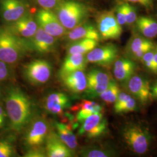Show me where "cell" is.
I'll return each mask as SVG.
<instances>
[{"instance_id":"obj_1","label":"cell","mask_w":157,"mask_h":157,"mask_svg":"<svg viewBox=\"0 0 157 157\" xmlns=\"http://www.w3.org/2000/svg\"><path fill=\"white\" fill-rule=\"evenodd\" d=\"M5 101L12 129L21 132L33 118V103L28 95L17 87L8 89Z\"/></svg>"},{"instance_id":"obj_2","label":"cell","mask_w":157,"mask_h":157,"mask_svg":"<svg viewBox=\"0 0 157 157\" xmlns=\"http://www.w3.org/2000/svg\"><path fill=\"white\" fill-rule=\"evenodd\" d=\"M30 51L32 50L29 39L0 27V61L8 64L16 63Z\"/></svg>"},{"instance_id":"obj_3","label":"cell","mask_w":157,"mask_h":157,"mask_svg":"<svg viewBox=\"0 0 157 157\" xmlns=\"http://www.w3.org/2000/svg\"><path fill=\"white\" fill-rule=\"evenodd\" d=\"M55 11L63 27L69 30L84 22L89 15L86 6L73 0H61Z\"/></svg>"},{"instance_id":"obj_4","label":"cell","mask_w":157,"mask_h":157,"mask_svg":"<svg viewBox=\"0 0 157 157\" xmlns=\"http://www.w3.org/2000/svg\"><path fill=\"white\" fill-rule=\"evenodd\" d=\"M52 67L44 59H34L24 65L23 73L30 84L39 86L45 84L50 78Z\"/></svg>"},{"instance_id":"obj_5","label":"cell","mask_w":157,"mask_h":157,"mask_svg":"<svg viewBox=\"0 0 157 157\" xmlns=\"http://www.w3.org/2000/svg\"><path fill=\"white\" fill-rule=\"evenodd\" d=\"M125 143L135 153L143 154L150 146V137L147 131L136 124L126 126L123 132Z\"/></svg>"},{"instance_id":"obj_6","label":"cell","mask_w":157,"mask_h":157,"mask_svg":"<svg viewBox=\"0 0 157 157\" xmlns=\"http://www.w3.org/2000/svg\"><path fill=\"white\" fill-rule=\"evenodd\" d=\"M24 137V143L28 148L42 146L49 132L47 121L42 117L33 118L28 125Z\"/></svg>"},{"instance_id":"obj_7","label":"cell","mask_w":157,"mask_h":157,"mask_svg":"<svg viewBox=\"0 0 157 157\" xmlns=\"http://www.w3.org/2000/svg\"><path fill=\"white\" fill-rule=\"evenodd\" d=\"M97 28L100 39L104 40L119 39L122 33V26L119 24L112 11L101 13L97 18Z\"/></svg>"},{"instance_id":"obj_8","label":"cell","mask_w":157,"mask_h":157,"mask_svg":"<svg viewBox=\"0 0 157 157\" xmlns=\"http://www.w3.org/2000/svg\"><path fill=\"white\" fill-rule=\"evenodd\" d=\"M36 21L40 28L56 38L64 36L67 32L56 13L51 10H39L36 15Z\"/></svg>"},{"instance_id":"obj_9","label":"cell","mask_w":157,"mask_h":157,"mask_svg":"<svg viewBox=\"0 0 157 157\" xmlns=\"http://www.w3.org/2000/svg\"><path fill=\"white\" fill-rule=\"evenodd\" d=\"M86 95L90 98H95L107 89L112 78L106 72L100 69H93L86 75Z\"/></svg>"},{"instance_id":"obj_10","label":"cell","mask_w":157,"mask_h":157,"mask_svg":"<svg viewBox=\"0 0 157 157\" xmlns=\"http://www.w3.org/2000/svg\"><path fill=\"white\" fill-rule=\"evenodd\" d=\"M78 134L89 139H94L104 134L107 130V122L102 113L92 114L80 122Z\"/></svg>"},{"instance_id":"obj_11","label":"cell","mask_w":157,"mask_h":157,"mask_svg":"<svg viewBox=\"0 0 157 157\" xmlns=\"http://www.w3.org/2000/svg\"><path fill=\"white\" fill-rule=\"evenodd\" d=\"M118 56V47L113 44L95 47L86 56L87 62L102 67L110 66L116 61Z\"/></svg>"},{"instance_id":"obj_12","label":"cell","mask_w":157,"mask_h":157,"mask_svg":"<svg viewBox=\"0 0 157 157\" xmlns=\"http://www.w3.org/2000/svg\"><path fill=\"white\" fill-rule=\"evenodd\" d=\"M28 12V4L25 1L0 0V15L6 24L16 21Z\"/></svg>"},{"instance_id":"obj_13","label":"cell","mask_w":157,"mask_h":157,"mask_svg":"<svg viewBox=\"0 0 157 157\" xmlns=\"http://www.w3.org/2000/svg\"><path fill=\"white\" fill-rule=\"evenodd\" d=\"M6 28L19 37L29 39L36 32L38 25L32 13L28 12L16 21L7 24Z\"/></svg>"},{"instance_id":"obj_14","label":"cell","mask_w":157,"mask_h":157,"mask_svg":"<svg viewBox=\"0 0 157 157\" xmlns=\"http://www.w3.org/2000/svg\"><path fill=\"white\" fill-rule=\"evenodd\" d=\"M56 39L38 26L36 32L29 40L32 51L39 54H46L54 52L56 49Z\"/></svg>"},{"instance_id":"obj_15","label":"cell","mask_w":157,"mask_h":157,"mask_svg":"<svg viewBox=\"0 0 157 157\" xmlns=\"http://www.w3.org/2000/svg\"><path fill=\"white\" fill-rule=\"evenodd\" d=\"M126 89L142 104L151 98V88L148 81L139 75H133L125 82Z\"/></svg>"},{"instance_id":"obj_16","label":"cell","mask_w":157,"mask_h":157,"mask_svg":"<svg viewBox=\"0 0 157 157\" xmlns=\"http://www.w3.org/2000/svg\"><path fill=\"white\" fill-rule=\"evenodd\" d=\"M45 142L47 157H73V151L60 139L56 132H50Z\"/></svg>"},{"instance_id":"obj_17","label":"cell","mask_w":157,"mask_h":157,"mask_svg":"<svg viewBox=\"0 0 157 157\" xmlns=\"http://www.w3.org/2000/svg\"><path fill=\"white\" fill-rule=\"evenodd\" d=\"M64 37L70 43L86 39L95 40L98 41L100 40L97 28L90 22H83L75 28L69 30Z\"/></svg>"},{"instance_id":"obj_18","label":"cell","mask_w":157,"mask_h":157,"mask_svg":"<svg viewBox=\"0 0 157 157\" xmlns=\"http://www.w3.org/2000/svg\"><path fill=\"white\" fill-rule=\"evenodd\" d=\"M71 105L67 94L62 92H53L47 96L44 102L45 110L52 115H61Z\"/></svg>"},{"instance_id":"obj_19","label":"cell","mask_w":157,"mask_h":157,"mask_svg":"<svg viewBox=\"0 0 157 157\" xmlns=\"http://www.w3.org/2000/svg\"><path fill=\"white\" fill-rule=\"evenodd\" d=\"M63 85L74 94H80L87 89V78L83 71H77L62 78Z\"/></svg>"},{"instance_id":"obj_20","label":"cell","mask_w":157,"mask_h":157,"mask_svg":"<svg viewBox=\"0 0 157 157\" xmlns=\"http://www.w3.org/2000/svg\"><path fill=\"white\" fill-rule=\"evenodd\" d=\"M87 63V61L85 54H74L67 55L59 71V78L77 71H84Z\"/></svg>"},{"instance_id":"obj_21","label":"cell","mask_w":157,"mask_h":157,"mask_svg":"<svg viewBox=\"0 0 157 157\" xmlns=\"http://www.w3.org/2000/svg\"><path fill=\"white\" fill-rule=\"evenodd\" d=\"M136 65L128 58H120L115 61L113 72L116 79L121 82H126L135 73Z\"/></svg>"},{"instance_id":"obj_22","label":"cell","mask_w":157,"mask_h":157,"mask_svg":"<svg viewBox=\"0 0 157 157\" xmlns=\"http://www.w3.org/2000/svg\"><path fill=\"white\" fill-rule=\"evenodd\" d=\"M77 122H81L87 117L94 113H102L103 108L94 101L83 100L72 108Z\"/></svg>"},{"instance_id":"obj_23","label":"cell","mask_w":157,"mask_h":157,"mask_svg":"<svg viewBox=\"0 0 157 157\" xmlns=\"http://www.w3.org/2000/svg\"><path fill=\"white\" fill-rule=\"evenodd\" d=\"M55 128L56 129V134L60 139L70 149L74 151L78 146V143L76 136L73 133L72 129L67 125L58 122H55Z\"/></svg>"},{"instance_id":"obj_24","label":"cell","mask_w":157,"mask_h":157,"mask_svg":"<svg viewBox=\"0 0 157 157\" xmlns=\"http://www.w3.org/2000/svg\"><path fill=\"white\" fill-rule=\"evenodd\" d=\"M136 25L139 32L147 39L157 36V22L151 17H140L137 18Z\"/></svg>"},{"instance_id":"obj_25","label":"cell","mask_w":157,"mask_h":157,"mask_svg":"<svg viewBox=\"0 0 157 157\" xmlns=\"http://www.w3.org/2000/svg\"><path fill=\"white\" fill-rule=\"evenodd\" d=\"M98 41L93 39H82L70 43L67 48V55L74 54H85L93 50Z\"/></svg>"},{"instance_id":"obj_26","label":"cell","mask_w":157,"mask_h":157,"mask_svg":"<svg viewBox=\"0 0 157 157\" xmlns=\"http://www.w3.org/2000/svg\"><path fill=\"white\" fill-rule=\"evenodd\" d=\"M152 44L151 41L142 37L140 35L135 34L129 40L126 48V53L129 56L132 57L134 54L142 48Z\"/></svg>"},{"instance_id":"obj_27","label":"cell","mask_w":157,"mask_h":157,"mask_svg":"<svg viewBox=\"0 0 157 157\" xmlns=\"http://www.w3.org/2000/svg\"><path fill=\"white\" fill-rule=\"evenodd\" d=\"M119 93L120 89L118 84L112 79L107 89L101 93L100 97L107 104H111L115 102Z\"/></svg>"},{"instance_id":"obj_28","label":"cell","mask_w":157,"mask_h":157,"mask_svg":"<svg viewBox=\"0 0 157 157\" xmlns=\"http://www.w3.org/2000/svg\"><path fill=\"white\" fill-rule=\"evenodd\" d=\"M112 153L109 150L101 148H86L81 150L80 155L86 157H107L112 156Z\"/></svg>"},{"instance_id":"obj_29","label":"cell","mask_w":157,"mask_h":157,"mask_svg":"<svg viewBox=\"0 0 157 157\" xmlns=\"http://www.w3.org/2000/svg\"><path fill=\"white\" fill-rule=\"evenodd\" d=\"M137 107L136 101L134 98L131 97L130 99L125 101L121 106L114 109L115 112L117 113H128L133 112L136 110Z\"/></svg>"},{"instance_id":"obj_30","label":"cell","mask_w":157,"mask_h":157,"mask_svg":"<svg viewBox=\"0 0 157 157\" xmlns=\"http://www.w3.org/2000/svg\"><path fill=\"white\" fill-rule=\"evenodd\" d=\"M15 155V151L11 144L8 141H0V157H11Z\"/></svg>"},{"instance_id":"obj_31","label":"cell","mask_w":157,"mask_h":157,"mask_svg":"<svg viewBox=\"0 0 157 157\" xmlns=\"http://www.w3.org/2000/svg\"><path fill=\"white\" fill-rule=\"evenodd\" d=\"M126 9V24L130 25L136 22L137 19V13L134 6L125 3Z\"/></svg>"},{"instance_id":"obj_32","label":"cell","mask_w":157,"mask_h":157,"mask_svg":"<svg viewBox=\"0 0 157 157\" xmlns=\"http://www.w3.org/2000/svg\"><path fill=\"white\" fill-rule=\"evenodd\" d=\"M25 157H45L46 151L45 148L40 147H33L29 148L28 150L25 154Z\"/></svg>"},{"instance_id":"obj_33","label":"cell","mask_w":157,"mask_h":157,"mask_svg":"<svg viewBox=\"0 0 157 157\" xmlns=\"http://www.w3.org/2000/svg\"><path fill=\"white\" fill-rule=\"evenodd\" d=\"M116 18L119 24L121 26L126 24V9L125 3L121 4L116 10Z\"/></svg>"},{"instance_id":"obj_34","label":"cell","mask_w":157,"mask_h":157,"mask_svg":"<svg viewBox=\"0 0 157 157\" xmlns=\"http://www.w3.org/2000/svg\"><path fill=\"white\" fill-rule=\"evenodd\" d=\"M61 0H34L42 9L51 10L55 8Z\"/></svg>"},{"instance_id":"obj_35","label":"cell","mask_w":157,"mask_h":157,"mask_svg":"<svg viewBox=\"0 0 157 157\" xmlns=\"http://www.w3.org/2000/svg\"><path fill=\"white\" fill-rule=\"evenodd\" d=\"M131 97H132L131 95L129 94H128V93H126L120 92L119 95H118V97H117V99L114 102L115 103L114 104V107H113L114 109L121 106L122 104H124L125 101L128 100Z\"/></svg>"},{"instance_id":"obj_36","label":"cell","mask_w":157,"mask_h":157,"mask_svg":"<svg viewBox=\"0 0 157 157\" xmlns=\"http://www.w3.org/2000/svg\"><path fill=\"white\" fill-rule=\"evenodd\" d=\"M152 49H154V44H153L151 45H147L146 47L142 48L140 50L138 51L137 52H136L132 56V58L133 59H135L136 61L140 60L141 58L146 54L147 52H148L150 50H151Z\"/></svg>"},{"instance_id":"obj_37","label":"cell","mask_w":157,"mask_h":157,"mask_svg":"<svg viewBox=\"0 0 157 157\" xmlns=\"http://www.w3.org/2000/svg\"><path fill=\"white\" fill-rule=\"evenodd\" d=\"M154 54H155V51L153 50V49L151 50H150L146 52V54L141 58L140 61L144 65L147 62H151L153 61Z\"/></svg>"},{"instance_id":"obj_38","label":"cell","mask_w":157,"mask_h":157,"mask_svg":"<svg viewBox=\"0 0 157 157\" xmlns=\"http://www.w3.org/2000/svg\"><path fill=\"white\" fill-rule=\"evenodd\" d=\"M6 112L3 108L0 105V128H3L6 121Z\"/></svg>"},{"instance_id":"obj_39","label":"cell","mask_w":157,"mask_h":157,"mask_svg":"<svg viewBox=\"0 0 157 157\" xmlns=\"http://www.w3.org/2000/svg\"><path fill=\"white\" fill-rule=\"evenodd\" d=\"M10 75L8 68L1 69L0 68V81H2L8 78Z\"/></svg>"},{"instance_id":"obj_40","label":"cell","mask_w":157,"mask_h":157,"mask_svg":"<svg viewBox=\"0 0 157 157\" xmlns=\"http://www.w3.org/2000/svg\"><path fill=\"white\" fill-rule=\"evenodd\" d=\"M127 1L134 2V3H139L142 6H148L151 4V0H126Z\"/></svg>"},{"instance_id":"obj_41","label":"cell","mask_w":157,"mask_h":157,"mask_svg":"<svg viewBox=\"0 0 157 157\" xmlns=\"http://www.w3.org/2000/svg\"><path fill=\"white\" fill-rule=\"evenodd\" d=\"M152 65H153V69L152 72L155 74H157V51L155 52L153 61H152Z\"/></svg>"},{"instance_id":"obj_42","label":"cell","mask_w":157,"mask_h":157,"mask_svg":"<svg viewBox=\"0 0 157 157\" xmlns=\"http://www.w3.org/2000/svg\"><path fill=\"white\" fill-rule=\"evenodd\" d=\"M151 93H155V92H157V82L156 83H155V84L153 85L151 89Z\"/></svg>"},{"instance_id":"obj_43","label":"cell","mask_w":157,"mask_h":157,"mask_svg":"<svg viewBox=\"0 0 157 157\" xmlns=\"http://www.w3.org/2000/svg\"><path fill=\"white\" fill-rule=\"evenodd\" d=\"M22 1H25V0H22Z\"/></svg>"},{"instance_id":"obj_44","label":"cell","mask_w":157,"mask_h":157,"mask_svg":"<svg viewBox=\"0 0 157 157\" xmlns=\"http://www.w3.org/2000/svg\"><path fill=\"white\" fill-rule=\"evenodd\" d=\"M0 94H1V92H0Z\"/></svg>"}]
</instances>
